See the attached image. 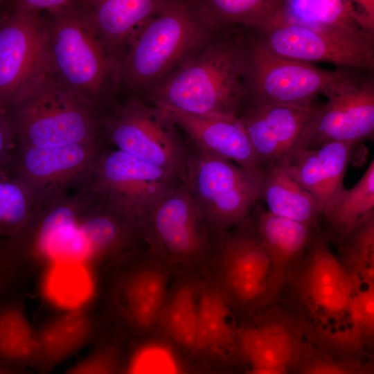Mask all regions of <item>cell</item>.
<instances>
[{
    "label": "cell",
    "mask_w": 374,
    "mask_h": 374,
    "mask_svg": "<svg viewBox=\"0 0 374 374\" xmlns=\"http://www.w3.org/2000/svg\"><path fill=\"white\" fill-rule=\"evenodd\" d=\"M289 282L307 341L317 348L343 358H363L367 352L353 327L355 283L317 230L289 270Z\"/></svg>",
    "instance_id": "cell-1"
},
{
    "label": "cell",
    "mask_w": 374,
    "mask_h": 374,
    "mask_svg": "<svg viewBox=\"0 0 374 374\" xmlns=\"http://www.w3.org/2000/svg\"><path fill=\"white\" fill-rule=\"evenodd\" d=\"M242 73L243 29L224 28L145 93L163 109L240 118L244 109Z\"/></svg>",
    "instance_id": "cell-2"
},
{
    "label": "cell",
    "mask_w": 374,
    "mask_h": 374,
    "mask_svg": "<svg viewBox=\"0 0 374 374\" xmlns=\"http://www.w3.org/2000/svg\"><path fill=\"white\" fill-rule=\"evenodd\" d=\"M197 1H168L128 45L121 60L118 85L146 93L206 44L217 31Z\"/></svg>",
    "instance_id": "cell-3"
},
{
    "label": "cell",
    "mask_w": 374,
    "mask_h": 374,
    "mask_svg": "<svg viewBox=\"0 0 374 374\" xmlns=\"http://www.w3.org/2000/svg\"><path fill=\"white\" fill-rule=\"evenodd\" d=\"M49 19L44 68L78 98L98 109L119 87V62L103 42L85 3L81 9Z\"/></svg>",
    "instance_id": "cell-4"
},
{
    "label": "cell",
    "mask_w": 374,
    "mask_h": 374,
    "mask_svg": "<svg viewBox=\"0 0 374 374\" xmlns=\"http://www.w3.org/2000/svg\"><path fill=\"white\" fill-rule=\"evenodd\" d=\"M243 30L244 112L269 105L310 106L320 94L328 98L364 80L365 71L326 70L310 62L277 55L253 28ZM243 114V113H242Z\"/></svg>",
    "instance_id": "cell-5"
},
{
    "label": "cell",
    "mask_w": 374,
    "mask_h": 374,
    "mask_svg": "<svg viewBox=\"0 0 374 374\" xmlns=\"http://www.w3.org/2000/svg\"><path fill=\"white\" fill-rule=\"evenodd\" d=\"M23 145L54 147L93 141L96 109L55 80L42 66L6 106Z\"/></svg>",
    "instance_id": "cell-6"
},
{
    "label": "cell",
    "mask_w": 374,
    "mask_h": 374,
    "mask_svg": "<svg viewBox=\"0 0 374 374\" xmlns=\"http://www.w3.org/2000/svg\"><path fill=\"white\" fill-rule=\"evenodd\" d=\"M265 171L244 169L197 149L187 156L184 182L206 226L220 233L251 220V211L260 200Z\"/></svg>",
    "instance_id": "cell-7"
},
{
    "label": "cell",
    "mask_w": 374,
    "mask_h": 374,
    "mask_svg": "<svg viewBox=\"0 0 374 374\" xmlns=\"http://www.w3.org/2000/svg\"><path fill=\"white\" fill-rule=\"evenodd\" d=\"M220 235V290L229 304L233 302L250 312L269 308L285 280L275 270L251 220Z\"/></svg>",
    "instance_id": "cell-8"
},
{
    "label": "cell",
    "mask_w": 374,
    "mask_h": 374,
    "mask_svg": "<svg viewBox=\"0 0 374 374\" xmlns=\"http://www.w3.org/2000/svg\"><path fill=\"white\" fill-rule=\"evenodd\" d=\"M106 126L117 149L184 180L187 152L165 109L134 98L115 107Z\"/></svg>",
    "instance_id": "cell-9"
},
{
    "label": "cell",
    "mask_w": 374,
    "mask_h": 374,
    "mask_svg": "<svg viewBox=\"0 0 374 374\" xmlns=\"http://www.w3.org/2000/svg\"><path fill=\"white\" fill-rule=\"evenodd\" d=\"M253 29L265 45L280 56L307 62H327L371 73L373 71V33L321 30L287 23Z\"/></svg>",
    "instance_id": "cell-10"
},
{
    "label": "cell",
    "mask_w": 374,
    "mask_h": 374,
    "mask_svg": "<svg viewBox=\"0 0 374 374\" xmlns=\"http://www.w3.org/2000/svg\"><path fill=\"white\" fill-rule=\"evenodd\" d=\"M96 169L99 187L114 211L132 223L139 224L150 208L176 186L172 172L118 149L102 156Z\"/></svg>",
    "instance_id": "cell-11"
},
{
    "label": "cell",
    "mask_w": 374,
    "mask_h": 374,
    "mask_svg": "<svg viewBox=\"0 0 374 374\" xmlns=\"http://www.w3.org/2000/svg\"><path fill=\"white\" fill-rule=\"evenodd\" d=\"M139 224L153 244L174 260L196 258L206 247V225L184 182L161 196Z\"/></svg>",
    "instance_id": "cell-12"
},
{
    "label": "cell",
    "mask_w": 374,
    "mask_h": 374,
    "mask_svg": "<svg viewBox=\"0 0 374 374\" xmlns=\"http://www.w3.org/2000/svg\"><path fill=\"white\" fill-rule=\"evenodd\" d=\"M328 98V103L317 109L292 153L317 149L331 142L357 143L373 136L374 81L372 73L353 87Z\"/></svg>",
    "instance_id": "cell-13"
},
{
    "label": "cell",
    "mask_w": 374,
    "mask_h": 374,
    "mask_svg": "<svg viewBox=\"0 0 374 374\" xmlns=\"http://www.w3.org/2000/svg\"><path fill=\"white\" fill-rule=\"evenodd\" d=\"M237 336L240 359L251 368L295 371L307 343L296 312L270 306Z\"/></svg>",
    "instance_id": "cell-14"
},
{
    "label": "cell",
    "mask_w": 374,
    "mask_h": 374,
    "mask_svg": "<svg viewBox=\"0 0 374 374\" xmlns=\"http://www.w3.org/2000/svg\"><path fill=\"white\" fill-rule=\"evenodd\" d=\"M46 22L14 8L0 24V106L3 108L43 66Z\"/></svg>",
    "instance_id": "cell-15"
},
{
    "label": "cell",
    "mask_w": 374,
    "mask_h": 374,
    "mask_svg": "<svg viewBox=\"0 0 374 374\" xmlns=\"http://www.w3.org/2000/svg\"><path fill=\"white\" fill-rule=\"evenodd\" d=\"M319 107L274 104L243 112L239 119L264 170L295 150Z\"/></svg>",
    "instance_id": "cell-16"
},
{
    "label": "cell",
    "mask_w": 374,
    "mask_h": 374,
    "mask_svg": "<svg viewBox=\"0 0 374 374\" xmlns=\"http://www.w3.org/2000/svg\"><path fill=\"white\" fill-rule=\"evenodd\" d=\"M355 144L331 142L317 149L296 151L280 160L294 179L314 197L321 217L345 189L344 179Z\"/></svg>",
    "instance_id": "cell-17"
},
{
    "label": "cell",
    "mask_w": 374,
    "mask_h": 374,
    "mask_svg": "<svg viewBox=\"0 0 374 374\" xmlns=\"http://www.w3.org/2000/svg\"><path fill=\"white\" fill-rule=\"evenodd\" d=\"M163 109L173 123L188 135L197 149L244 169L264 171L239 118L210 117Z\"/></svg>",
    "instance_id": "cell-18"
},
{
    "label": "cell",
    "mask_w": 374,
    "mask_h": 374,
    "mask_svg": "<svg viewBox=\"0 0 374 374\" xmlns=\"http://www.w3.org/2000/svg\"><path fill=\"white\" fill-rule=\"evenodd\" d=\"M168 1L99 0L86 1L85 9L103 42L119 62L128 45Z\"/></svg>",
    "instance_id": "cell-19"
},
{
    "label": "cell",
    "mask_w": 374,
    "mask_h": 374,
    "mask_svg": "<svg viewBox=\"0 0 374 374\" xmlns=\"http://www.w3.org/2000/svg\"><path fill=\"white\" fill-rule=\"evenodd\" d=\"M96 153L94 141L54 147L23 145L17 179L24 185L30 181L55 184L88 169Z\"/></svg>",
    "instance_id": "cell-20"
},
{
    "label": "cell",
    "mask_w": 374,
    "mask_h": 374,
    "mask_svg": "<svg viewBox=\"0 0 374 374\" xmlns=\"http://www.w3.org/2000/svg\"><path fill=\"white\" fill-rule=\"evenodd\" d=\"M80 214L75 204L57 203L44 215L35 240V250L51 263L92 262L87 242L79 229Z\"/></svg>",
    "instance_id": "cell-21"
},
{
    "label": "cell",
    "mask_w": 374,
    "mask_h": 374,
    "mask_svg": "<svg viewBox=\"0 0 374 374\" xmlns=\"http://www.w3.org/2000/svg\"><path fill=\"white\" fill-rule=\"evenodd\" d=\"M37 332L38 352L34 368L37 374H51L87 344L93 335L94 323L87 310L63 312Z\"/></svg>",
    "instance_id": "cell-22"
},
{
    "label": "cell",
    "mask_w": 374,
    "mask_h": 374,
    "mask_svg": "<svg viewBox=\"0 0 374 374\" xmlns=\"http://www.w3.org/2000/svg\"><path fill=\"white\" fill-rule=\"evenodd\" d=\"M198 321L195 349L220 363L240 359L237 330L230 321V308L220 289L205 290L197 300Z\"/></svg>",
    "instance_id": "cell-23"
},
{
    "label": "cell",
    "mask_w": 374,
    "mask_h": 374,
    "mask_svg": "<svg viewBox=\"0 0 374 374\" xmlns=\"http://www.w3.org/2000/svg\"><path fill=\"white\" fill-rule=\"evenodd\" d=\"M260 199L272 215L297 222L313 231L318 229L321 214L315 199L294 179L282 161L266 170Z\"/></svg>",
    "instance_id": "cell-24"
},
{
    "label": "cell",
    "mask_w": 374,
    "mask_h": 374,
    "mask_svg": "<svg viewBox=\"0 0 374 374\" xmlns=\"http://www.w3.org/2000/svg\"><path fill=\"white\" fill-rule=\"evenodd\" d=\"M166 278L157 265L141 267L124 280L121 299L125 313L133 325L143 330L153 326L164 307Z\"/></svg>",
    "instance_id": "cell-25"
},
{
    "label": "cell",
    "mask_w": 374,
    "mask_h": 374,
    "mask_svg": "<svg viewBox=\"0 0 374 374\" xmlns=\"http://www.w3.org/2000/svg\"><path fill=\"white\" fill-rule=\"evenodd\" d=\"M252 224L275 270L286 280L289 270L303 253L315 231L265 210L259 212Z\"/></svg>",
    "instance_id": "cell-26"
},
{
    "label": "cell",
    "mask_w": 374,
    "mask_h": 374,
    "mask_svg": "<svg viewBox=\"0 0 374 374\" xmlns=\"http://www.w3.org/2000/svg\"><path fill=\"white\" fill-rule=\"evenodd\" d=\"M287 23L347 33H373L359 23L353 1L282 0L276 24Z\"/></svg>",
    "instance_id": "cell-27"
},
{
    "label": "cell",
    "mask_w": 374,
    "mask_h": 374,
    "mask_svg": "<svg viewBox=\"0 0 374 374\" xmlns=\"http://www.w3.org/2000/svg\"><path fill=\"white\" fill-rule=\"evenodd\" d=\"M39 291L48 304L68 312L87 310L96 285L86 265L54 263L42 277Z\"/></svg>",
    "instance_id": "cell-28"
},
{
    "label": "cell",
    "mask_w": 374,
    "mask_h": 374,
    "mask_svg": "<svg viewBox=\"0 0 374 374\" xmlns=\"http://www.w3.org/2000/svg\"><path fill=\"white\" fill-rule=\"evenodd\" d=\"M37 332L19 301L0 300V362L24 370L35 365Z\"/></svg>",
    "instance_id": "cell-29"
},
{
    "label": "cell",
    "mask_w": 374,
    "mask_h": 374,
    "mask_svg": "<svg viewBox=\"0 0 374 374\" xmlns=\"http://www.w3.org/2000/svg\"><path fill=\"white\" fill-rule=\"evenodd\" d=\"M197 3L215 30L238 26L262 30L278 23L282 0H206Z\"/></svg>",
    "instance_id": "cell-30"
},
{
    "label": "cell",
    "mask_w": 374,
    "mask_h": 374,
    "mask_svg": "<svg viewBox=\"0 0 374 374\" xmlns=\"http://www.w3.org/2000/svg\"><path fill=\"white\" fill-rule=\"evenodd\" d=\"M374 214V160L362 178L350 189L345 188L323 217L330 242L336 244Z\"/></svg>",
    "instance_id": "cell-31"
},
{
    "label": "cell",
    "mask_w": 374,
    "mask_h": 374,
    "mask_svg": "<svg viewBox=\"0 0 374 374\" xmlns=\"http://www.w3.org/2000/svg\"><path fill=\"white\" fill-rule=\"evenodd\" d=\"M338 260L352 278L374 285V214L337 243Z\"/></svg>",
    "instance_id": "cell-32"
},
{
    "label": "cell",
    "mask_w": 374,
    "mask_h": 374,
    "mask_svg": "<svg viewBox=\"0 0 374 374\" xmlns=\"http://www.w3.org/2000/svg\"><path fill=\"white\" fill-rule=\"evenodd\" d=\"M103 212H92L79 220V229L89 247L92 262L117 249L127 235V223L123 218Z\"/></svg>",
    "instance_id": "cell-33"
},
{
    "label": "cell",
    "mask_w": 374,
    "mask_h": 374,
    "mask_svg": "<svg viewBox=\"0 0 374 374\" xmlns=\"http://www.w3.org/2000/svg\"><path fill=\"white\" fill-rule=\"evenodd\" d=\"M165 327L170 336L181 346L195 349L197 332L198 304L188 285L178 288L164 305Z\"/></svg>",
    "instance_id": "cell-34"
},
{
    "label": "cell",
    "mask_w": 374,
    "mask_h": 374,
    "mask_svg": "<svg viewBox=\"0 0 374 374\" xmlns=\"http://www.w3.org/2000/svg\"><path fill=\"white\" fill-rule=\"evenodd\" d=\"M30 190L17 179L0 174V235L12 236L30 220Z\"/></svg>",
    "instance_id": "cell-35"
},
{
    "label": "cell",
    "mask_w": 374,
    "mask_h": 374,
    "mask_svg": "<svg viewBox=\"0 0 374 374\" xmlns=\"http://www.w3.org/2000/svg\"><path fill=\"white\" fill-rule=\"evenodd\" d=\"M296 374H374L366 358H343L325 353L307 341Z\"/></svg>",
    "instance_id": "cell-36"
},
{
    "label": "cell",
    "mask_w": 374,
    "mask_h": 374,
    "mask_svg": "<svg viewBox=\"0 0 374 374\" xmlns=\"http://www.w3.org/2000/svg\"><path fill=\"white\" fill-rule=\"evenodd\" d=\"M63 374H123L119 349L114 344H100Z\"/></svg>",
    "instance_id": "cell-37"
},
{
    "label": "cell",
    "mask_w": 374,
    "mask_h": 374,
    "mask_svg": "<svg viewBox=\"0 0 374 374\" xmlns=\"http://www.w3.org/2000/svg\"><path fill=\"white\" fill-rule=\"evenodd\" d=\"M84 2L85 1L22 0L16 1L15 8L39 14L47 12L51 18H54L82 8Z\"/></svg>",
    "instance_id": "cell-38"
},
{
    "label": "cell",
    "mask_w": 374,
    "mask_h": 374,
    "mask_svg": "<svg viewBox=\"0 0 374 374\" xmlns=\"http://www.w3.org/2000/svg\"><path fill=\"white\" fill-rule=\"evenodd\" d=\"M13 131L5 108L0 106V174L4 173L13 147Z\"/></svg>",
    "instance_id": "cell-39"
},
{
    "label": "cell",
    "mask_w": 374,
    "mask_h": 374,
    "mask_svg": "<svg viewBox=\"0 0 374 374\" xmlns=\"http://www.w3.org/2000/svg\"><path fill=\"white\" fill-rule=\"evenodd\" d=\"M359 23L367 30L374 33V1H353Z\"/></svg>",
    "instance_id": "cell-40"
},
{
    "label": "cell",
    "mask_w": 374,
    "mask_h": 374,
    "mask_svg": "<svg viewBox=\"0 0 374 374\" xmlns=\"http://www.w3.org/2000/svg\"><path fill=\"white\" fill-rule=\"evenodd\" d=\"M14 264L7 251L6 247H0V295L8 287L11 271Z\"/></svg>",
    "instance_id": "cell-41"
},
{
    "label": "cell",
    "mask_w": 374,
    "mask_h": 374,
    "mask_svg": "<svg viewBox=\"0 0 374 374\" xmlns=\"http://www.w3.org/2000/svg\"><path fill=\"white\" fill-rule=\"evenodd\" d=\"M245 374H290V371L274 368H251Z\"/></svg>",
    "instance_id": "cell-42"
},
{
    "label": "cell",
    "mask_w": 374,
    "mask_h": 374,
    "mask_svg": "<svg viewBox=\"0 0 374 374\" xmlns=\"http://www.w3.org/2000/svg\"><path fill=\"white\" fill-rule=\"evenodd\" d=\"M0 374H25L24 370L17 368L0 362Z\"/></svg>",
    "instance_id": "cell-43"
},
{
    "label": "cell",
    "mask_w": 374,
    "mask_h": 374,
    "mask_svg": "<svg viewBox=\"0 0 374 374\" xmlns=\"http://www.w3.org/2000/svg\"><path fill=\"white\" fill-rule=\"evenodd\" d=\"M184 374H195V373H184Z\"/></svg>",
    "instance_id": "cell-44"
}]
</instances>
